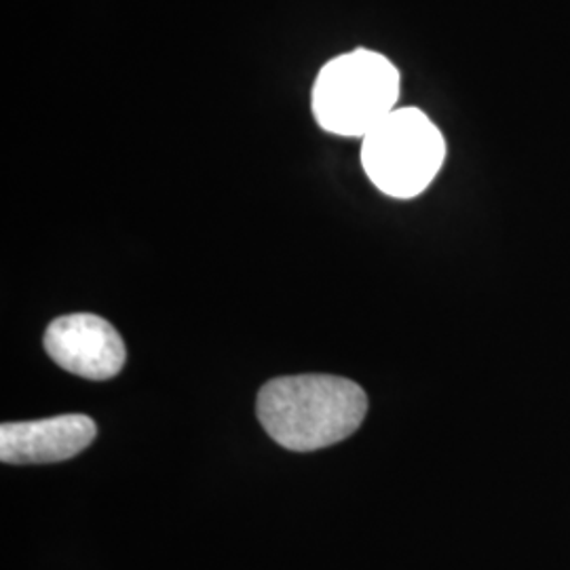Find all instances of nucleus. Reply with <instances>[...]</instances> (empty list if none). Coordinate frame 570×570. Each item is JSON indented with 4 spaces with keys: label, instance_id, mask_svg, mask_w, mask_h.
<instances>
[{
    "label": "nucleus",
    "instance_id": "obj_4",
    "mask_svg": "<svg viewBox=\"0 0 570 570\" xmlns=\"http://www.w3.org/2000/svg\"><path fill=\"white\" fill-rule=\"evenodd\" d=\"M45 351L58 366L91 381L117 376L127 360L119 332L91 313L51 322L45 332Z\"/></svg>",
    "mask_w": 570,
    "mask_h": 570
},
{
    "label": "nucleus",
    "instance_id": "obj_5",
    "mask_svg": "<svg viewBox=\"0 0 570 570\" xmlns=\"http://www.w3.org/2000/svg\"><path fill=\"white\" fill-rule=\"evenodd\" d=\"M96 433V423L85 414L4 423L0 428V459L9 465L60 463L87 449Z\"/></svg>",
    "mask_w": 570,
    "mask_h": 570
},
{
    "label": "nucleus",
    "instance_id": "obj_3",
    "mask_svg": "<svg viewBox=\"0 0 570 570\" xmlns=\"http://www.w3.org/2000/svg\"><path fill=\"white\" fill-rule=\"evenodd\" d=\"M446 159L440 129L419 108H397L362 142V165L372 184L393 199L421 195Z\"/></svg>",
    "mask_w": 570,
    "mask_h": 570
},
{
    "label": "nucleus",
    "instance_id": "obj_2",
    "mask_svg": "<svg viewBox=\"0 0 570 570\" xmlns=\"http://www.w3.org/2000/svg\"><path fill=\"white\" fill-rule=\"evenodd\" d=\"M313 115L336 136L366 138L400 100V72L391 61L357 49L327 61L313 85Z\"/></svg>",
    "mask_w": 570,
    "mask_h": 570
},
{
    "label": "nucleus",
    "instance_id": "obj_1",
    "mask_svg": "<svg viewBox=\"0 0 570 570\" xmlns=\"http://www.w3.org/2000/svg\"><path fill=\"white\" fill-rule=\"evenodd\" d=\"M258 421L287 450L327 449L353 435L366 419V391L330 374L273 379L258 393Z\"/></svg>",
    "mask_w": 570,
    "mask_h": 570
}]
</instances>
